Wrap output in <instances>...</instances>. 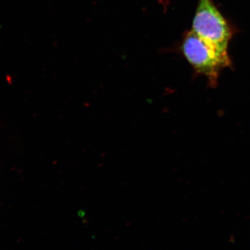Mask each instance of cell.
<instances>
[{
    "mask_svg": "<svg viewBox=\"0 0 250 250\" xmlns=\"http://www.w3.org/2000/svg\"><path fill=\"white\" fill-rule=\"evenodd\" d=\"M190 30L231 65L228 49L232 29L213 0H198Z\"/></svg>",
    "mask_w": 250,
    "mask_h": 250,
    "instance_id": "6da1fadb",
    "label": "cell"
},
{
    "mask_svg": "<svg viewBox=\"0 0 250 250\" xmlns=\"http://www.w3.org/2000/svg\"><path fill=\"white\" fill-rule=\"evenodd\" d=\"M182 53L195 72L205 76L210 87L218 85L220 72L225 67L231 66L209 45L191 30L184 35L182 47Z\"/></svg>",
    "mask_w": 250,
    "mask_h": 250,
    "instance_id": "7a4b0ae2",
    "label": "cell"
}]
</instances>
